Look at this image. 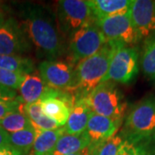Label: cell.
I'll return each mask as SVG.
<instances>
[{
	"instance_id": "1",
	"label": "cell",
	"mask_w": 155,
	"mask_h": 155,
	"mask_svg": "<svg viewBox=\"0 0 155 155\" xmlns=\"http://www.w3.org/2000/svg\"><path fill=\"white\" fill-rule=\"evenodd\" d=\"M22 28L39 53L51 61L61 57L64 41L55 19L48 9L39 5H28L22 11Z\"/></svg>"
},
{
	"instance_id": "2",
	"label": "cell",
	"mask_w": 155,
	"mask_h": 155,
	"mask_svg": "<svg viewBox=\"0 0 155 155\" xmlns=\"http://www.w3.org/2000/svg\"><path fill=\"white\" fill-rule=\"evenodd\" d=\"M119 45L121 44L108 41L97 53L76 64L74 67L76 87L72 93L75 101L84 98L103 82L109 70L112 56Z\"/></svg>"
},
{
	"instance_id": "3",
	"label": "cell",
	"mask_w": 155,
	"mask_h": 155,
	"mask_svg": "<svg viewBox=\"0 0 155 155\" xmlns=\"http://www.w3.org/2000/svg\"><path fill=\"white\" fill-rule=\"evenodd\" d=\"M120 133L132 140H155V96L146 97L131 108Z\"/></svg>"
},
{
	"instance_id": "4",
	"label": "cell",
	"mask_w": 155,
	"mask_h": 155,
	"mask_svg": "<svg viewBox=\"0 0 155 155\" xmlns=\"http://www.w3.org/2000/svg\"><path fill=\"white\" fill-rule=\"evenodd\" d=\"M84 100L95 114L117 121L124 120L127 104L116 83L102 82L84 97Z\"/></svg>"
},
{
	"instance_id": "5",
	"label": "cell",
	"mask_w": 155,
	"mask_h": 155,
	"mask_svg": "<svg viewBox=\"0 0 155 155\" xmlns=\"http://www.w3.org/2000/svg\"><path fill=\"white\" fill-rule=\"evenodd\" d=\"M106 42L107 40L94 20L86 23L69 36L68 52L71 65L95 54Z\"/></svg>"
},
{
	"instance_id": "6",
	"label": "cell",
	"mask_w": 155,
	"mask_h": 155,
	"mask_svg": "<svg viewBox=\"0 0 155 155\" xmlns=\"http://www.w3.org/2000/svg\"><path fill=\"white\" fill-rule=\"evenodd\" d=\"M139 72V50L134 46L119 45L112 56L103 82L128 84Z\"/></svg>"
},
{
	"instance_id": "7",
	"label": "cell",
	"mask_w": 155,
	"mask_h": 155,
	"mask_svg": "<svg viewBox=\"0 0 155 155\" xmlns=\"http://www.w3.org/2000/svg\"><path fill=\"white\" fill-rule=\"evenodd\" d=\"M56 13L59 28L68 36L94 20L85 0H60L57 2Z\"/></svg>"
},
{
	"instance_id": "8",
	"label": "cell",
	"mask_w": 155,
	"mask_h": 155,
	"mask_svg": "<svg viewBox=\"0 0 155 155\" xmlns=\"http://www.w3.org/2000/svg\"><path fill=\"white\" fill-rule=\"evenodd\" d=\"M38 69L40 76L48 87L73 93L76 87V75L71 64L57 60H46L40 63Z\"/></svg>"
},
{
	"instance_id": "9",
	"label": "cell",
	"mask_w": 155,
	"mask_h": 155,
	"mask_svg": "<svg viewBox=\"0 0 155 155\" xmlns=\"http://www.w3.org/2000/svg\"><path fill=\"white\" fill-rule=\"evenodd\" d=\"M95 23L99 28L107 41L133 46L140 40L134 27L128 12L102 20H97Z\"/></svg>"
},
{
	"instance_id": "10",
	"label": "cell",
	"mask_w": 155,
	"mask_h": 155,
	"mask_svg": "<svg viewBox=\"0 0 155 155\" xmlns=\"http://www.w3.org/2000/svg\"><path fill=\"white\" fill-rule=\"evenodd\" d=\"M30 50L31 42L16 19L11 17L0 23V54L22 56Z\"/></svg>"
},
{
	"instance_id": "11",
	"label": "cell",
	"mask_w": 155,
	"mask_h": 155,
	"mask_svg": "<svg viewBox=\"0 0 155 155\" xmlns=\"http://www.w3.org/2000/svg\"><path fill=\"white\" fill-rule=\"evenodd\" d=\"M74 103L75 97L73 95L58 90L53 95L41 100L43 114L61 127L66 125Z\"/></svg>"
},
{
	"instance_id": "12",
	"label": "cell",
	"mask_w": 155,
	"mask_h": 155,
	"mask_svg": "<svg viewBox=\"0 0 155 155\" xmlns=\"http://www.w3.org/2000/svg\"><path fill=\"white\" fill-rule=\"evenodd\" d=\"M129 16L140 39L155 31V0H132Z\"/></svg>"
},
{
	"instance_id": "13",
	"label": "cell",
	"mask_w": 155,
	"mask_h": 155,
	"mask_svg": "<svg viewBox=\"0 0 155 155\" xmlns=\"http://www.w3.org/2000/svg\"><path fill=\"white\" fill-rule=\"evenodd\" d=\"M122 122L91 112L85 129L91 147L94 148L115 135L122 126Z\"/></svg>"
},
{
	"instance_id": "14",
	"label": "cell",
	"mask_w": 155,
	"mask_h": 155,
	"mask_svg": "<svg viewBox=\"0 0 155 155\" xmlns=\"http://www.w3.org/2000/svg\"><path fill=\"white\" fill-rule=\"evenodd\" d=\"M55 90L48 87L40 75L26 74L19 87L20 97L26 104H33L48 97Z\"/></svg>"
},
{
	"instance_id": "15",
	"label": "cell",
	"mask_w": 155,
	"mask_h": 155,
	"mask_svg": "<svg viewBox=\"0 0 155 155\" xmlns=\"http://www.w3.org/2000/svg\"><path fill=\"white\" fill-rule=\"evenodd\" d=\"M87 2L94 21L126 14L132 4V0H89Z\"/></svg>"
},
{
	"instance_id": "16",
	"label": "cell",
	"mask_w": 155,
	"mask_h": 155,
	"mask_svg": "<svg viewBox=\"0 0 155 155\" xmlns=\"http://www.w3.org/2000/svg\"><path fill=\"white\" fill-rule=\"evenodd\" d=\"M92 111L89 108L84 98L75 101L66 125L64 126L65 133L78 134L85 131L89 118Z\"/></svg>"
},
{
	"instance_id": "17",
	"label": "cell",
	"mask_w": 155,
	"mask_h": 155,
	"mask_svg": "<svg viewBox=\"0 0 155 155\" xmlns=\"http://www.w3.org/2000/svg\"><path fill=\"white\" fill-rule=\"evenodd\" d=\"M35 134L30 155H50L59 139L65 134V128L61 127L54 130H38Z\"/></svg>"
},
{
	"instance_id": "18",
	"label": "cell",
	"mask_w": 155,
	"mask_h": 155,
	"mask_svg": "<svg viewBox=\"0 0 155 155\" xmlns=\"http://www.w3.org/2000/svg\"><path fill=\"white\" fill-rule=\"evenodd\" d=\"M91 145L85 131L78 134H64L50 155H68L79 152Z\"/></svg>"
},
{
	"instance_id": "19",
	"label": "cell",
	"mask_w": 155,
	"mask_h": 155,
	"mask_svg": "<svg viewBox=\"0 0 155 155\" xmlns=\"http://www.w3.org/2000/svg\"><path fill=\"white\" fill-rule=\"evenodd\" d=\"M21 110L28 116L35 131L38 130H54L61 127L54 121L45 116L41 110V101L26 104L22 103Z\"/></svg>"
},
{
	"instance_id": "20",
	"label": "cell",
	"mask_w": 155,
	"mask_h": 155,
	"mask_svg": "<svg viewBox=\"0 0 155 155\" xmlns=\"http://www.w3.org/2000/svg\"><path fill=\"white\" fill-rule=\"evenodd\" d=\"M140 66L145 76L155 84V31L144 39Z\"/></svg>"
},
{
	"instance_id": "21",
	"label": "cell",
	"mask_w": 155,
	"mask_h": 155,
	"mask_svg": "<svg viewBox=\"0 0 155 155\" xmlns=\"http://www.w3.org/2000/svg\"><path fill=\"white\" fill-rule=\"evenodd\" d=\"M0 68L26 75L35 71V63L28 57L0 54Z\"/></svg>"
},
{
	"instance_id": "22",
	"label": "cell",
	"mask_w": 155,
	"mask_h": 155,
	"mask_svg": "<svg viewBox=\"0 0 155 155\" xmlns=\"http://www.w3.org/2000/svg\"><path fill=\"white\" fill-rule=\"evenodd\" d=\"M116 155H155V140L124 139Z\"/></svg>"
},
{
	"instance_id": "23",
	"label": "cell",
	"mask_w": 155,
	"mask_h": 155,
	"mask_svg": "<svg viewBox=\"0 0 155 155\" xmlns=\"http://www.w3.org/2000/svg\"><path fill=\"white\" fill-rule=\"evenodd\" d=\"M35 135L36 134L33 127L15 133H9L10 146L26 154L30 155V151L33 147Z\"/></svg>"
},
{
	"instance_id": "24",
	"label": "cell",
	"mask_w": 155,
	"mask_h": 155,
	"mask_svg": "<svg viewBox=\"0 0 155 155\" xmlns=\"http://www.w3.org/2000/svg\"><path fill=\"white\" fill-rule=\"evenodd\" d=\"M0 127L7 133H15L22 129L32 127L28 117L19 108L18 110L13 111L0 120Z\"/></svg>"
},
{
	"instance_id": "25",
	"label": "cell",
	"mask_w": 155,
	"mask_h": 155,
	"mask_svg": "<svg viewBox=\"0 0 155 155\" xmlns=\"http://www.w3.org/2000/svg\"><path fill=\"white\" fill-rule=\"evenodd\" d=\"M122 141L123 136L120 132H117L111 138L92 148L93 155H116Z\"/></svg>"
},
{
	"instance_id": "26",
	"label": "cell",
	"mask_w": 155,
	"mask_h": 155,
	"mask_svg": "<svg viewBox=\"0 0 155 155\" xmlns=\"http://www.w3.org/2000/svg\"><path fill=\"white\" fill-rule=\"evenodd\" d=\"M22 74L10 72L0 68V84L12 90H19L20 84L23 79Z\"/></svg>"
},
{
	"instance_id": "27",
	"label": "cell",
	"mask_w": 155,
	"mask_h": 155,
	"mask_svg": "<svg viewBox=\"0 0 155 155\" xmlns=\"http://www.w3.org/2000/svg\"><path fill=\"white\" fill-rule=\"evenodd\" d=\"M22 103L20 96L12 101H0V120L11 112L18 110Z\"/></svg>"
},
{
	"instance_id": "28",
	"label": "cell",
	"mask_w": 155,
	"mask_h": 155,
	"mask_svg": "<svg viewBox=\"0 0 155 155\" xmlns=\"http://www.w3.org/2000/svg\"><path fill=\"white\" fill-rule=\"evenodd\" d=\"M18 97L15 90L0 84V101H12L17 99Z\"/></svg>"
},
{
	"instance_id": "29",
	"label": "cell",
	"mask_w": 155,
	"mask_h": 155,
	"mask_svg": "<svg viewBox=\"0 0 155 155\" xmlns=\"http://www.w3.org/2000/svg\"><path fill=\"white\" fill-rule=\"evenodd\" d=\"M6 147H10L9 133H7L2 127H0V149Z\"/></svg>"
},
{
	"instance_id": "30",
	"label": "cell",
	"mask_w": 155,
	"mask_h": 155,
	"mask_svg": "<svg viewBox=\"0 0 155 155\" xmlns=\"http://www.w3.org/2000/svg\"><path fill=\"white\" fill-rule=\"evenodd\" d=\"M0 155H29L22 153L21 151L13 148L12 147H6L0 149Z\"/></svg>"
},
{
	"instance_id": "31",
	"label": "cell",
	"mask_w": 155,
	"mask_h": 155,
	"mask_svg": "<svg viewBox=\"0 0 155 155\" xmlns=\"http://www.w3.org/2000/svg\"><path fill=\"white\" fill-rule=\"evenodd\" d=\"M68 155H93V149L92 147H91V145L85 147L84 149L81 150L79 152H77V153H72V154H68Z\"/></svg>"
},
{
	"instance_id": "32",
	"label": "cell",
	"mask_w": 155,
	"mask_h": 155,
	"mask_svg": "<svg viewBox=\"0 0 155 155\" xmlns=\"http://www.w3.org/2000/svg\"><path fill=\"white\" fill-rule=\"evenodd\" d=\"M4 20H5V19H4V17H3V15H2V13H0V23L3 22Z\"/></svg>"
},
{
	"instance_id": "33",
	"label": "cell",
	"mask_w": 155,
	"mask_h": 155,
	"mask_svg": "<svg viewBox=\"0 0 155 155\" xmlns=\"http://www.w3.org/2000/svg\"><path fill=\"white\" fill-rule=\"evenodd\" d=\"M1 8H2V3L0 2V13H2V11H1Z\"/></svg>"
}]
</instances>
